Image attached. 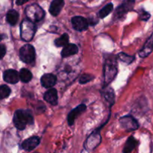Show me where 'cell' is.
I'll return each instance as SVG.
<instances>
[{
  "mask_svg": "<svg viewBox=\"0 0 153 153\" xmlns=\"http://www.w3.org/2000/svg\"><path fill=\"white\" fill-rule=\"evenodd\" d=\"M117 73V57L113 55H108L105 59L103 67V88L108 86L109 84L114 79Z\"/></svg>",
  "mask_w": 153,
  "mask_h": 153,
  "instance_id": "obj_1",
  "label": "cell"
},
{
  "mask_svg": "<svg viewBox=\"0 0 153 153\" xmlns=\"http://www.w3.org/2000/svg\"><path fill=\"white\" fill-rule=\"evenodd\" d=\"M13 122L17 129H25L27 125H31L34 122L32 113L30 110L18 109L13 114Z\"/></svg>",
  "mask_w": 153,
  "mask_h": 153,
  "instance_id": "obj_2",
  "label": "cell"
},
{
  "mask_svg": "<svg viewBox=\"0 0 153 153\" xmlns=\"http://www.w3.org/2000/svg\"><path fill=\"white\" fill-rule=\"evenodd\" d=\"M25 13L27 19L34 23L42 20L45 16L44 10L37 4H32L27 6Z\"/></svg>",
  "mask_w": 153,
  "mask_h": 153,
  "instance_id": "obj_3",
  "label": "cell"
},
{
  "mask_svg": "<svg viewBox=\"0 0 153 153\" xmlns=\"http://www.w3.org/2000/svg\"><path fill=\"white\" fill-rule=\"evenodd\" d=\"M36 32V25L34 22L28 19L22 22L20 25V36L24 41H31Z\"/></svg>",
  "mask_w": 153,
  "mask_h": 153,
  "instance_id": "obj_4",
  "label": "cell"
},
{
  "mask_svg": "<svg viewBox=\"0 0 153 153\" xmlns=\"http://www.w3.org/2000/svg\"><path fill=\"white\" fill-rule=\"evenodd\" d=\"M19 58L25 64H31L35 59V49L31 44H25L19 49Z\"/></svg>",
  "mask_w": 153,
  "mask_h": 153,
  "instance_id": "obj_5",
  "label": "cell"
},
{
  "mask_svg": "<svg viewBox=\"0 0 153 153\" xmlns=\"http://www.w3.org/2000/svg\"><path fill=\"white\" fill-rule=\"evenodd\" d=\"M120 124L123 129L127 131H132L138 128L139 125L137 120L131 115H126L120 119Z\"/></svg>",
  "mask_w": 153,
  "mask_h": 153,
  "instance_id": "obj_6",
  "label": "cell"
},
{
  "mask_svg": "<svg viewBox=\"0 0 153 153\" xmlns=\"http://www.w3.org/2000/svg\"><path fill=\"white\" fill-rule=\"evenodd\" d=\"M134 4V0H125L119 7L117 8L115 11V17L120 19L123 17L126 13H128L129 10H131L133 8Z\"/></svg>",
  "mask_w": 153,
  "mask_h": 153,
  "instance_id": "obj_7",
  "label": "cell"
},
{
  "mask_svg": "<svg viewBox=\"0 0 153 153\" xmlns=\"http://www.w3.org/2000/svg\"><path fill=\"white\" fill-rule=\"evenodd\" d=\"M72 25L73 28L76 31H82L86 30L89 26V22L87 19H85L83 16H76L72 18L71 19Z\"/></svg>",
  "mask_w": 153,
  "mask_h": 153,
  "instance_id": "obj_8",
  "label": "cell"
},
{
  "mask_svg": "<svg viewBox=\"0 0 153 153\" xmlns=\"http://www.w3.org/2000/svg\"><path fill=\"white\" fill-rule=\"evenodd\" d=\"M100 142H101V137H100V132L99 131L97 132L95 130V131L91 136H89L88 139L87 140L86 143L85 144V147L90 150H93L98 146Z\"/></svg>",
  "mask_w": 153,
  "mask_h": 153,
  "instance_id": "obj_9",
  "label": "cell"
},
{
  "mask_svg": "<svg viewBox=\"0 0 153 153\" xmlns=\"http://www.w3.org/2000/svg\"><path fill=\"white\" fill-rule=\"evenodd\" d=\"M86 108V105L85 104H82L80 105L77 106L76 108L73 109L68 114V117H67V122H68L69 125L73 126L74 124L76 117L79 116L81 114L83 113L84 111H85Z\"/></svg>",
  "mask_w": 153,
  "mask_h": 153,
  "instance_id": "obj_10",
  "label": "cell"
},
{
  "mask_svg": "<svg viewBox=\"0 0 153 153\" xmlns=\"http://www.w3.org/2000/svg\"><path fill=\"white\" fill-rule=\"evenodd\" d=\"M40 137H37V136H34V137H29V138L24 140L22 143L21 146H22V148L24 150L29 152V151H31L34 149H35L40 144Z\"/></svg>",
  "mask_w": 153,
  "mask_h": 153,
  "instance_id": "obj_11",
  "label": "cell"
},
{
  "mask_svg": "<svg viewBox=\"0 0 153 153\" xmlns=\"http://www.w3.org/2000/svg\"><path fill=\"white\" fill-rule=\"evenodd\" d=\"M3 79L9 84H16L19 79V74L15 70H7L3 73Z\"/></svg>",
  "mask_w": 153,
  "mask_h": 153,
  "instance_id": "obj_12",
  "label": "cell"
},
{
  "mask_svg": "<svg viewBox=\"0 0 153 153\" xmlns=\"http://www.w3.org/2000/svg\"><path fill=\"white\" fill-rule=\"evenodd\" d=\"M40 82L43 88H52L57 82V77L52 73L44 74L40 79Z\"/></svg>",
  "mask_w": 153,
  "mask_h": 153,
  "instance_id": "obj_13",
  "label": "cell"
},
{
  "mask_svg": "<svg viewBox=\"0 0 153 153\" xmlns=\"http://www.w3.org/2000/svg\"><path fill=\"white\" fill-rule=\"evenodd\" d=\"M44 100L52 105L58 104V91L55 88H50L43 95Z\"/></svg>",
  "mask_w": 153,
  "mask_h": 153,
  "instance_id": "obj_14",
  "label": "cell"
},
{
  "mask_svg": "<svg viewBox=\"0 0 153 153\" xmlns=\"http://www.w3.org/2000/svg\"><path fill=\"white\" fill-rule=\"evenodd\" d=\"M64 5V0H53L49 7V13L54 16H57Z\"/></svg>",
  "mask_w": 153,
  "mask_h": 153,
  "instance_id": "obj_15",
  "label": "cell"
},
{
  "mask_svg": "<svg viewBox=\"0 0 153 153\" xmlns=\"http://www.w3.org/2000/svg\"><path fill=\"white\" fill-rule=\"evenodd\" d=\"M153 50V34H152L150 37L148 39L147 41L143 46L141 50L139 52V55L140 58H146V57L149 56L151 54V52Z\"/></svg>",
  "mask_w": 153,
  "mask_h": 153,
  "instance_id": "obj_16",
  "label": "cell"
},
{
  "mask_svg": "<svg viewBox=\"0 0 153 153\" xmlns=\"http://www.w3.org/2000/svg\"><path fill=\"white\" fill-rule=\"evenodd\" d=\"M78 52H79V48L76 44L69 43L63 48L61 51V56L63 58H67V57L76 55L78 53Z\"/></svg>",
  "mask_w": 153,
  "mask_h": 153,
  "instance_id": "obj_17",
  "label": "cell"
},
{
  "mask_svg": "<svg viewBox=\"0 0 153 153\" xmlns=\"http://www.w3.org/2000/svg\"><path fill=\"white\" fill-rule=\"evenodd\" d=\"M137 140L134 137L131 136L128 138V140L126 142L125 146L123 150V153H131L134 149V148L137 146Z\"/></svg>",
  "mask_w": 153,
  "mask_h": 153,
  "instance_id": "obj_18",
  "label": "cell"
},
{
  "mask_svg": "<svg viewBox=\"0 0 153 153\" xmlns=\"http://www.w3.org/2000/svg\"><path fill=\"white\" fill-rule=\"evenodd\" d=\"M102 94L106 101L108 102L111 105H113L114 103V92L111 87L107 86L103 88Z\"/></svg>",
  "mask_w": 153,
  "mask_h": 153,
  "instance_id": "obj_19",
  "label": "cell"
},
{
  "mask_svg": "<svg viewBox=\"0 0 153 153\" xmlns=\"http://www.w3.org/2000/svg\"><path fill=\"white\" fill-rule=\"evenodd\" d=\"M6 19L10 25H15L17 23L18 19H19V13L13 9L10 10L6 15Z\"/></svg>",
  "mask_w": 153,
  "mask_h": 153,
  "instance_id": "obj_20",
  "label": "cell"
},
{
  "mask_svg": "<svg viewBox=\"0 0 153 153\" xmlns=\"http://www.w3.org/2000/svg\"><path fill=\"white\" fill-rule=\"evenodd\" d=\"M19 79L22 81L23 83H28L32 79V73L28 69L22 68L21 69L19 73Z\"/></svg>",
  "mask_w": 153,
  "mask_h": 153,
  "instance_id": "obj_21",
  "label": "cell"
},
{
  "mask_svg": "<svg viewBox=\"0 0 153 153\" xmlns=\"http://www.w3.org/2000/svg\"><path fill=\"white\" fill-rule=\"evenodd\" d=\"M69 44V36L67 33H64L60 37L57 38L55 40V45L57 47H61L65 46Z\"/></svg>",
  "mask_w": 153,
  "mask_h": 153,
  "instance_id": "obj_22",
  "label": "cell"
},
{
  "mask_svg": "<svg viewBox=\"0 0 153 153\" xmlns=\"http://www.w3.org/2000/svg\"><path fill=\"white\" fill-rule=\"evenodd\" d=\"M114 9V5L112 3H109V4H106L103 8H102L100 10V13H99V16L100 18L103 19V18L106 17L108 14H110L111 13V11Z\"/></svg>",
  "mask_w": 153,
  "mask_h": 153,
  "instance_id": "obj_23",
  "label": "cell"
},
{
  "mask_svg": "<svg viewBox=\"0 0 153 153\" xmlns=\"http://www.w3.org/2000/svg\"><path fill=\"white\" fill-rule=\"evenodd\" d=\"M117 56H118V58H119L121 61H123V62L126 63V64H131V62H133V61H134V56L127 55V54L124 53V52H120V54H118Z\"/></svg>",
  "mask_w": 153,
  "mask_h": 153,
  "instance_id": "obj_24",
  "label": "cell"
},
{
  "mask_svg": "<svg viewBox=\"0 0 153 153\" xmlns=\"http://www.w3.org/2000/svg\"><path fill=\"white\" fill-rule=\"evenodd\" d=\"M11 93L10 88L5 85H3L0 87V99L3 100V99L7 98L9 95Z\"/></svg>",
  "mask_w": 153,
  "mask_h": 153,
  "instance_id": "obj_25",
  "label": "cell"
},
{
  "mask_svg": "<svg viewBox=\"0 0 153 153\" xmlns=\"http://www.w3.org/2000/svg\"><path fill=\"white\" fill-rule=\"evenodd\" d=\"M94 79V76L91 74H83L79 78V83L80 84H87L88 82H91Z\"/></svg>",
  "mask_w": 153,
  "mask_h": 153,
  "instance_id": "obj_26",
  "label": "cell"
},
{
  "mask_svg": "<svg viewBox=\"0 0 153 153\" xmlns=\"http://www.w3.org/2000/svg\"><path fill=\"white\" fill-rule=\"evenodd\" d=\"M140 18L142 20L146 21L150 18V13H149L148 12L145 11V10H142L140 13Z\"/></svg>",
  "mask_w": 153,
  "mask_h": 153,
  "instance_id": "obj_27",
  "label": "cell"
},
{
  "mask_svg": "<svg viewBox=\"0 0 153 153\" xmlns=\"http://www.w3.org/2000/svg\"><path fill=\"white\" fill-rule=\"evenodd\" d=\"M0 53H1L0 58H1V59H2L6 54V47L4 44H1V46H0Z\"/></svg>",
  "mask_w": 153,
  "mask_h": 153,
  "instance_id": "obj_28",
  "label": "cell"
},
{
  "mask_svg": "<svg viewBox=\"0 0 153 153\" xmlns=\"http://www.w3.org/2000/svg\"><path fill=\"white\" fill-rule=\"evenodd\" d=\"M28 1V0H16V3L18 5H22V4L26 3Z\"/></svg>",
  "mask_w": 153,
  "mask_h": 153,
  "instance_id": "obj_29",
  "label": "cell"
},
{
  "mask_svg": "<svg viewBox=\"0 0 153 153\" xmlns=\"http://www.w3.org/2000/svg\"><path fill=\"white\" fill-rule=\"evenodd\" d=\"M33 153H39V152H33Z\"/></svg>",
  "mask_w": 153,
  "mask_h": 153,
  "instance_id": "obj_30",
  "label": "cell"
}]
</instances>
